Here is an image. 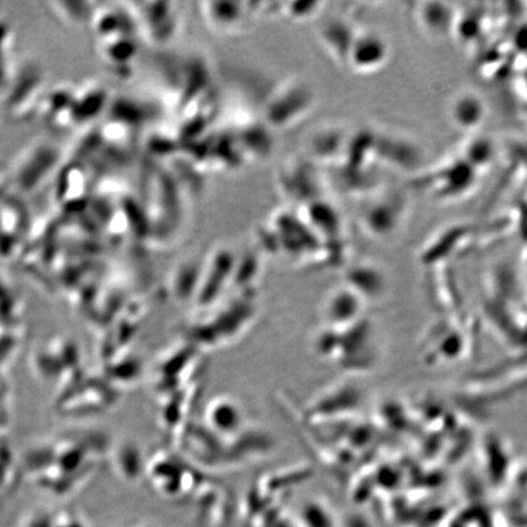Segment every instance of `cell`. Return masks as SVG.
Masks as SVG:
<instances>
[{"label": "cell", "mask_w": 527, "mask_h": 527, "mask_svg": "<svg viewBox=\"0 0 527 527\" xmlns=\"http://www.w3.org/2000/svg\"><path fill=\"white\" fill-rule=\"evenodd\" d=\"M351 288H337L327 297L324 305V318L330 326L341 327L353 320L357 313V297Z\"/></svg>", "instance_id": "7a4b0ae2"}, {"label": "cell", "mask_w": 527, "mask_h": 527, "mask_svg": "<svg viewBox=\"0 0 527 527\" xmlns=\"http://www.w3.org/2000/svg\"><path fill=\"white\" fill-rule=\"evenodd\" d=\"M207 419L214 431L223 435H232L241 429L244 416L240 406L232 399L219 398L210 404Z\"/></svg>", "instance_id": "6da1fadb"}]
</instances>
